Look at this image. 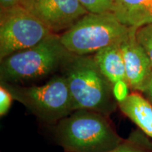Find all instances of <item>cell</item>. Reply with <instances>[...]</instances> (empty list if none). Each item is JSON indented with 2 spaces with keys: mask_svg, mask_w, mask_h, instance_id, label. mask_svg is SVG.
<instances>
[{
  "mask_svg": "<svg viewBox=\"0 0 152 152\" xmlns=\"http://www.w3.org/2000/svg\"><path fill=\"white\" fill-rule=\"evenodd\" d=\"M111 12L128 28L152 23V0H112Z\"/></svg>",
  "mask_w": 152,
  "mask_h": 152,
  "instance_id": "9c48e42d",
  "label": "cell"
},
{
  "mask_svg": "<svg viewBox=\"0 0 152 152\" xmlns=\"http://www.w3.org/2000/svg\"><path fill=\"white\" fill-rule=\"evenodd\" d=\"M60 36L52 33L39 44L6 57L1 61V83L14 84L37 80L61 66L70 56Z\"/></svg>",
  "mask_w": 152,
  "mask_h": 152,
  "instance_id": "3957f363",
  "label": "cell"
},
{
  "mask_svg": "<svg viewBox=\"0 0 152 152\" xmlns=\"http://www.w3.org/2000/svg\"><path fill=\"white\" fill-rule=\"evenodd\" d=\"M22 7L54 34L69 29L88 14L79 0H26Z\"/></svg>",
  "mask_w": 152,
  "mask_h": 152,
  "instance_id": "52a82bcc",
  "label": "cell"
},
{
  "mask_svg": "<svg viewBox=\"0 0 152 152\" xmlns=\"http://www.w3.org/2000/svg\"><path fill=\"white\" fill-rule=\"evenodd\" d=\"M26 0H0L1 9H7L16 7H22Z\"/></svg>",
  "mask_w": 152,
  "mask_h": 152,
  "instance_id": "e0dca14e",
  "label": "cell"
},
{
  "mask_svg": "<svg viewBox=\"0 0 152 152\" xmlns=\"http://www.w3.org/2000/svg\"><path fill=\"white\" fill-rule=\"evenodd\" d=\"M137 28L121 44L124 59L126 81L130 88L144 92L152 76V64L136 38Z\"/></svg>",
  "mask_w": 152,
  "mask_h": 152,
  "instance_id": "ba28073f",
  "label": "cell"
},
{
  "mask_svg": "<svg viewBox=\"0 0 152 152\" xmlns=\"http://www.w3.org/2000/svg\"><path fill=\"white\" fill-rule=\"evenodd\" d=\"M129 85L125 80H119L113 85V96L118 104L126 99L129 94Z\"/></svg>",
  "mask_w": 152,
  "mask_h": 152,
  "instance_id": "2e32d148",
  "label": "cell"
},
{
  "mask_svg": "<svg viewBox=\"0 0 152 152\" xmlns=\"http://www.w3.org/2000/svg\"><path fill=\"white\" fill-rule=\"evenodd\" d=\"M52 127L54 141L65 152H105L125 140L109 116L91 110H75Z\"/></svg>",
  "mask_w": 152,
  "mask_h": 152,
  "instance_id": "6da1fadb",
  "label": "cell"
},
{
  "mask_svg": "<svg viewBox=\"0 0 152 152\" xmlns=\"http://www.w3.org/2000/svg\"><path fill=\"white\" fill-rule=\"evenodd\" d=\"M84 8L91 14L111 12L112 0H79Z\"/></svg>",
  "mask_w": 152,
  "mask_h": 152,
  "instance_id": "5bb4252c",
  "label": "cell"
},
{
  "mask_svg": "<svg viewBox=\"0 0 152 152\" xmlns=\"http://www.w3.org/2000/svg\"><path fill=\"white\" fill-rule=\"evenodd\" d=\"M51 34L40 20L23 7L1 9L0 61L35 46Z\"/></svg>",
  "mask_w": 152,
  "mask_h": 152,
  "instance_id": "8992f818",
  "label": "cell"
},
{
  "mask_svg": "<svg viewBox=\"0 0 152 152\" xmlns=\"http://www.w3.org/2000/svg\"><path fill=\"white\" fill-rule=\"evenodd\" d=\"M131 30L132 28L120 22L112 12L88 13L60 35V39L69 53L85 56L122 43Z\"/></svg>",
  "mask_w": 152,
  "mask_h": 152,
  "instance_id": "277c9868",
  "label": "cell"
},
{
  "mask_svg": "<svg viewBox=\"0 0 152 152\" xmlns=\"http://www.w3.org/2000/svg\"><path fill=\"white\" fill-rule=\"evenodd\" d=\"M14 100L12 95L9 91L1 85L0 87V115L4 116L8 113L11 109L12 101Z\"/></svg>",
  "mask_w": 152,
  "mask_h": 152,
  "instance_id": "9a60e30c",
  "label": "cell"
},
{
  "mask_svg": "<svg viewBox=\"0 0 152 152\" xmlns=\"http://www.w3.org/2000/svg\"><path fill=\"white\" fill-rule=\"evenodd\" d=\"M136 38L147 53L152 64V23L137 28Z\"/></svg>",
  "mask_w": 152,
  "mask_h": 152,
  "instance_id": "4fadbf2b",
  "label": "cell"
},
{
  "mask_svg": "<svg viewBox=\"0 0 152 152\" xmlns=\"http://www.w3.org/2000/svg\"><path fill=\"white\" fill-rule=\"evenodd\" d=\"M118 107L140 130L152 139V105L147 98L137 92L132 93L118 103Z\"/></svg>",
  "mask_w": 152,
  "mask_h": 152,
  "instance_id": "30bf717a",
  "label": "cell"
},
{
  "mask_svg": "<svg viewBox=\"0 0 152 152\" xmlns=\"http://www.w3.org/2000/svg\"><path fill=\"white\" fill-rule=\"evenodd\" d=\"M121 44H115L100 49L93 56L101 72L112 85L122 80H126Z\"/></svg>",
  "mask_w": 152,
  "mask_h": 152,
  "instance_id": "8fae6325",
  "label": "cell"
},
{
  "mask_svg": "<svg viewBox=\"0 0 152 152\" xmlns=\"http://www.w3.org/2000/svg\"><path fill=\"white\" fill-rule=\"evenodd\" d=\"M30 113L45 124L53 126L74 111L67 81L63 75L55 76L41 86L23 87L1 83Z\"/></svg>",
  "mask_w": 152,
  "mask_h": 152,
  "instance_id": "5b68a950",
  "label": "cell"
},
{
  "mask_svg": "<svg viewBox=\"0 0 152 152\" xmlns=\"http://www.w3.org/2000/svg\"><path fill=\"white\" fill-rule=\"evenodd\" d=\"M61 68L75 110H91L110 117L118 107L113 85L101 72L93 56L71 54Z\"/></svg>",
  "mask_w": 152,
  "mask_h": 152,
  "instance_id": "7a4b0ae2",
  "label": "cell"
},
{
  "mask_svg": "<svg viewBox=\"0 0 152 152\" xmlns=\"http://www.w3.org/2000/svg\"><path fill=\"white\" fill-rule=\"evenodd\" d=\"M105 152H152V141L140 129L132 131L115 149Z\"/></svg>",
  "mask_w": 152,
  "mask_h": 152,
  "instance_id": "7c38bea8",
  "label": "cell"
},
{
  "mask_svg": "<svg viewBox=\"0 0 152 152\" xmlns=\"http://www.w3.org/2000/svg\"><path fill=\"white\" fill-rule=\"evenodd\" d=\"M144 93L146 95V97H147V99L149 100V102L152 105V76L149 84L147 85V89H146V90L144 91Z\"/></svg>",
  "mask_w": 152,
  "mask_h": 152,
  "instance_id": "ac0fdd59",
  "label": "cell"
}]
</instances>
